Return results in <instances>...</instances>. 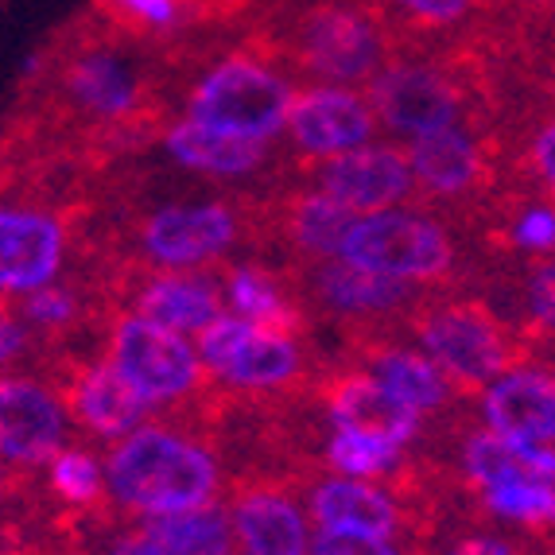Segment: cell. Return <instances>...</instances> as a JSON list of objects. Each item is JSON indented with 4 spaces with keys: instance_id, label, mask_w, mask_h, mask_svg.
<instances>
[{
    "instance_id": "cell-1",
    "label": "cell",
    "mask_w": 555,
    "mask_h": 555,
    "mask_svg": "<svg viewBox=\"0 0 555 555\" xmlns=\"http://www.w3.org/2000/svg\"><path fill=\"white\" fill-rule=\"evenodd\" d=\"M39 125L78 152H125L156 144L167 120L164 55L129 43L105 24H70L39 59L31 82Z\"/></svg>"
},
{
    "instance_id": "cell-2",
    "label": "cell",
    "mask_w": 555,
    "mask_h": 555,
    "mask_svg": "<svg viewBox=\"0 0 555 555\" xmlns=\"http://www.w3.org/2000/svg\"><path fill=\"white\" fill-rule=\"evenodd\" d=\"M249 39L299 86L350 90H365L404 51L370 0H272Z\"/></svg>"
},
{
    "instance_id": "cell-3",
    "label": "cell",
    "mask_w": 555,
    "mask_h": 555,
    "mask_svg": "<svg viewBox=\"0 0 555 555\" xmlns=\"http://www.w3.org/2000/svg\"><path fill=\"white\" fill-rule=\"evenodd\" d=\"M260 195H210L144 203L120 218L102 260L156 272H218L241 257H260Z\"/></svg>"
},
{
    "instance_id": "cell-4",
    "label": "cell",
    "mask_w": 555,
    "mask_h": 555,
    "mask_svg": "<svg viewBox=\"0 0 555 555\" xmlns=\"http://www.w3.org/2000/svg\"><path fill=\"white\" fill-rule=\"evenodd\" d=\"M164 70L167 98L176 90L179 117L206 120L264 144L284 137L287 105L296 98L299 82L253 39L191 63H183L179 55H164Z\"/></svg>"
},
{
    "instance_id": "cell-5",
    "label": "cell",
    "mask_w": 555,
    "mask_h": 555,
    "mask_svg": "<svg viewBox=\"0 0 555 555\" xmlns=\"http://www.w3.org/2000/svg\"><path fill=\"white\" fill-rule=\"evenodd\" d=\"M490 70L466 43L436 47V51H400L370 86L373 113L380 132L392 140H420L454 125L490 129Z\"/></svg>"
},
{
    "instance_id": "cell-6",
    "label": "cell",
    "mask_w": 555,
    "mask_h": 555,
    "mask_svg": "<svg viewBox=\"0 0 555 555\" xmlns=\"http://www.w3.org/2000/svg\"><path fill=\"white\" fill-rule=\"evenodd\" d=\"M218 459L210 447L167 424H144L105 459V486L125 509L140 517H176L214 505L218 493Z\"/></svg>"
},
{
    "instance_id": "cell-7",
    "label": "cell",
    "mask_w": 555,
    "mask_h": 555,
    "mask_svg": "<svg viewBox=\"0 0 555 555\" xmlns=\"http://www.w3.org/2000/svg\"><path fill=\"white\" fill-rule=\"evenodd\" d=\"M338 260L420 292L463 287V245L447 218L420 203L353 218L338 245Z\"/></svg>"
},
{
    "instance_id": "cell-8",
    "label": "cell",
    "mask_w": 555,
    "mask_h": 555,
    "mask_svg": "<svg viewBox=\"0 0 555 555\" xmlns=\"http://www.w3.org/2000/svg\"><path fill=\"white\" fill-rule=\"evenodd\" d=\"M408 331L454 389L481 392L525 353V331L466 287L431 292L408 319Z\"/></svg>"
},
{
    "instance_id": "cell-9",
    "label": "cell",
    "mask_w": 555,
    "mask_h": 555,
    "mask_svg": "<svg viewBox=\"0 0 555 555\" xmlns=\"http://www.w3.org/2000/svg\"><path fill=\"white\" fill-rule=\"evenodd\" d=\"M287 272L296 280L307 315L343 326L346 338L404 331L408 319L416 315V307L431 296V292H420V287L400 284V280L353 269L338 257L299 264Z\"/></svg>"
},
{
    "instance_id": "cell-10",
    "label": "cell",
    "mask_w": 555,
    "mask_h": 555,
    "mask_svg": "<svg viewBox=\"0 0 555 555\" xmlns=\"http://www.w3.org/2000/svg\"><path fill=\"white\" fill-rule=\"evenodd\" d=\"M416 203L427 210H481L501 191V152L498 132L478 125H454L404 144Z\"/></svg>"
},
{
    "instance_id": "cell-11",
    "label": "cell",
    "mask_w": 555,
    "mask_h": 555,
    "mask_svg": "<svg viewBox=\"0 0 555 555\" xmlns=\"http://www.w3.org/2000/svg\"><path fill=\"white\" fill-rule=\"evenodd\" d=\"M105 358L152 408L191 400L206 385L203 358L186 334L117 311L105 331Z\"/></svg>"
},
{
    "instance_id": "cell-12",
    "label": "cell",
    "mask_w": 555,
    "mask_h": 555,
    "mask_svg": "<svg viewBox=\"0 0 555 555\" xmlns=\"http://www.w3.org/2000/svg\"><path fill=\"white\" fill-rule=\"evenodd\" d=\"M102 284L113 311H132L186 338H198L210 323L230 315L218 272H156L102 260Z\"/></svg>"
},
{
    "instance_id": "cell-13",
    "label": "cell",
    "mask_w": 555,
    "mask_h": 555,
    "mask_svg": "<svg viewBox=\"0 0 555 555\" xmlns=\"http://www.w3.org/2000/svg\"><path fill=\"white\" fill-rule=\"evenodd\" d=\"M206 377L237 392H280L307 377V350L296 334L264 331L237 315H222L195 338Z\"/></svg>"
},
{
    "instance_id": "cell-14",
    "label": "cell",
    "mask_w": 555,
    "mask_h": 555,
    "mask_svg": "<svg viewBox=\"0 0 555 555\" xmlns=\"http://www.w3.org/2000/svg\"><path fill=\"white\" fill-rule=\"evenodd\" d=\"M75 253V218L31 198H0V299L31 296L66 276Z\"/></svg>"
},
{
    "instance_id": "cell-15",
    "label": "cell",
    "mask_w": 555,
    "mask_h": 555,
    "mask_svg": "<svg viewBox=\"0 0 555 555\" xmlns=\"http://www.w3.org/2000/svg\"><path fill=\"white\" fill-rule=\"evenodd\" d=\"M380 137L377 113H373L365 90L350 86H296V98L287 105L284 140L292 156L304 164L346 156L365 149Z\"/></svg>"
},
{
    "instance_id": "cell-16",
    "label": "cell",
    "mask_w": 555,
    "mask_h": 555,
    "mask_svg": "<svg viewBox=\"0 0 555 555\" xmlns=\"http://www.w3.org/2000/svg\"><path fill=\"white\" fill-rule=\"evenodd\" d=\"M296 176L323 195H331L338 206H346L353 218L416 203L412 164H408L404 144H397V140H373V144L346 152V156L304 164Z\"/></svg>"
},
{
    "instance_id": "cell-17",
    "label": "cell",
    "mask_w": 555,
    "mask_h": 555,
    "mask_svg": "<svg viewBox=\"0 0 555 555\" xmlns=\"http://www.w3.org/2000/svg\"><path fill=\"white\" fill-rule=\"evenodd\" d=\"M70 408L39 377L0 373V463L36 470L66 447Z\"/></svg>"
},
{
    "instance_id": "cell-18",
    "label": "cell",
    "mask_w": 555,
    "mask_h": 555,
    "mask_svg": "<svg viewBox=\"0 0 555 555\" xmlns=\"http://www.w3.org/2000/svg\"><path fill=\"white\" fill-rule=\"evenodd\" d=\"M159 152L176 167L191 176L214 179V183H241V179H257L269 167H276V152L264 140L237 137L218 125L191 117H167L156 132Z\"/></svg>"
},
{
    "instance_id": "cell-19",
    "label": "cell",
    "mask_w": 555,
    "mask_h": 555,
    "mask_svg": "<svg viewBox=\"0 0 555 555\" xmlns=\"http://www.w3.org/2000/svg\"><path fill=\"white\" fill-rule=\"evenodd\" d=\"M218 280H222L225 311L245 319V323H257L264 331H280V334H296V338H304L311 331V323H315V319L307 315L292 272L284 264H276V260H264V257L230 260V264L218 269Z\"/></svg>"
},
{
    "instance_id": "cell-20",
    "label": "cell",
    "mask_w": 555,
    "mask_h": 555,
    "mask_svg": "<svg viewBox=\"0 0 555 555\" xmlns=\"http://www.w3.org/2000/svg\"><path fill=\"white\" fill-rule=\"evenodd\" d=\"M481 420L517 443L555 447V373L517 361L481 389Z\"/></svg>"
},
{
    "instance_id": "cell-21",
    "label": "cell",
    "mask_w": 555,
    "mask_h": 555,
    "mask_svg": "<svg viewBox=\"0 0 555 555\" xmlns=\"http://www.w3.org/2000/svg\"><path fill=\"white\" fill-rule=\"evenodd\" d=\"M353 353L358 365L370 373L377 385L392 392L404 408H412L416 416H436L443 408H451L454 385L443 377L436 361L427 358L420 346H404L392 334H358L353 338Z\"/></svg>"
},
{
    "instance_id": "cell-22",
    "label": "cell",
    "mask_w": 555,
    "mask_h": 555,
    "mask_svg": "<svg viewBox=\"0 0 555 555\" xmlns=\"http://www.w3.org/2000/svg\"><path fill=\"white\" fill-rule=\"evenodd\" d=\"M323 408L334 431H361V436L389 439V443L400 447L412 443L420 436V427H424V416H416L412 408L400 404L361 365L338 370L323 380Z\"/></svg>"
},
{
    "instance_id": "cell-23",
    "label": "cell",
    "mask_w": 555,
    "mask_h": 555,
    "mask_svg": "<svg viewBox=\"0 0 555 555\" xmlns=\"http://www.w3.org/2000/svg\"><path fill=\"white\" fill-rule=\"evenodd\" d=\"M63 400L70 408V420H78L90 436L109 439V443H120L137 427H144L152 412L149 400L113 370L109 358H90L66 373Z\"/></svg>"
},
{
    "instance_id": "cell-24",
    "label": "cell",
    "mask_w": 555,
    "mask_h": 555,
    "mask_svg": "<svg viewBox=\"0 0 555 555\" xmlns=\"http://www.w3.org/2000/svg\"><path fill=\"white\" fill-rule=\"evenodd\" d=\"M233 537L245 555H307L311 528L296 501L272 486H253L230 509Z\"/></svg>"
},
{
    "instance_id": "cell-25",
    "label": "cell",
    "mask_w": 555,
    "mask_h": 555,
    "mask_svg": "<svg viewBox=\"0 0 555 555\" xmlns=\"http://www.w3.org/2000/svg\"><path fill=\"white\" fill-rule=\"evenodd\" d=\"M307 505H311L319 528H343V532H365V537L385 540H392V532L400 528L397 498L377 481L331 474L311 490Z\"/></svg>"
},
{
    "instance_id": "cell-26",
    "label": "cell",
    "mask_w": 555,
    "mask_h": 555,
    "mask_svg": "<svg viewBox=\"0 0 555 555\" xmlns=\"http://www.w3.org/2000/svg\"><path fill=\"white\" fill-rule=\"evenodd\" d=\"M90 16L159 55L186 47V36L203 28L195 0H90Z\"/></svg>"
},
{
    "instance_id": "cell-27",
    "label": "cell",
    "mask_w": 555,
    "mask_h": 555,
    "mask_svg": "<svg viewBox=\"0 0 555 555\" xmlns=\"http://www.w3.org/2000/svg\"><path fill=\"white\" fill-rule=\"evenodd\" d=\"M380 16L397 28L404 51H436V47L466 43V31L478 24L486 12L498 9V0H370Z\"/></svg>"
},
{
    "instance_id": "cell-28",
    "label": "cell",
    "mask_w": 555,
    "mask_h": 555,
    "mask_svg": "<svg viewBox=\"0 0 555 555\" xmlns=\"http://www.w3.org/2000/svg\"><path fill=\"white\" fill-rule=\"evenodd\" d=\"M463 470L481 493L513 481H555V447L517 443L481 427L463 443Z\"/></svg>"
},
{
    "instance_id": "cell-29",
    "label": "cell",
    "mask_w": 555,
    "mask_h": 555,
    "mask_svg": "<svg viewBox=\"0 0 555 555\" xmlns=\"http://www.w3.org/2000/svg\"><path fill=\"white\" fill-rule=\"evenodd\" d=\"M140 532L159 555H233L237 547L230 513L218 505L176 513V517H152Z\"/></svg>"
},
{
    "instance_id": "cell-30",
    "label": "cell",
    "mask_w": 555,
    "mask_h": 555,
    "mask_svg": "<svg viewBox=\"0 0 555 555\" xmlns=\"http://www.w3.org/2000/svg\"><path fill=\"white\" fill-rule=\"evenodd\" d=\"M505 159H509L520 186H528L532 195L555 203V109L525 120L513 132Z\"/></svg>"
},
{
    "instance_id": "cell-31",
    "label": "cell",
    "mask_w": 555,
    "mask_h": 555,
    "mask_svg": "<svg viewBox=\"0 0 555 555\" xmlns=\"http://www.w3.org/2000/svg\"><path fill=\"white\" fill-rule=\"evenodd\" d=\"M400 459H404V447L400 443L361 436V431H334L331 443H326V463H331L334 474H343V478L377 481L397 470Z\"/></svg>"
},
{
    "instance_id": "cell-32",
    "label": "cell",
    "mask_w": 555,
    "mask_h": 555,
    "mask_svg": "<svg viewBox=\"0 0 555 555\" xmlns=\"http://www.w3.org/2000/svg\"><path fill=\"white\" fill-rule=\"evenodd\" d=\"M47 481H51V490L63 501H70V505H90V501L102 498L105 466H102V459H93L82 447H63V451L47 463Z\"/></svg>"
},
{
    "instance_id": "cell-33",
    "label": "cell",
    "mask_w": 555,
    "mask_h": 555,
    "mask_svg": "<svg viewBox=\"0 0 555 555\" xmlns=\"http://www.w3.org/2000/svg\"><path fill=\"white\" fill-rule=\"evenodd\" d=\"M486 509L517 525H555V481H513L481 493Z\"/></svg>"
},
{
    "instance_id": "cell-34",
    "label": "cell",
    "mask_w": 555,
    "mask_h": 555,
    "mask_svg": "<svg viewBox=\"0 0 555 555\" xmlns=\"http://www.w3.org/2000/svg\"><path fill=\"white\" fill-rule=\"evenodd\" d=\"M525 331L555 338V257L525 269Z\"/></svg>"
},
{
    "instance_id": "cell-35",
    "label": "cell",
    "mask_w": 555,
    "mask_h": 555,
    "mask_svg": "<svg viewBox=\"0 0 555 555\" xmlns=\"http://www.w3.org/2000/svg\"><path fill=\"white\" fill-rule=\"evenodd\" d=\"M307 555H400V552H397V544L385 537L343 532V528H315L311 552Z\"/></svg>"
},
{
    "instance_id": "cell-36",
    "label": "cell",
    "mask_w": 555,
    "mask_h": 555,
    "mask_svg": "<svg viewBox=\"0 0 555 555\" xmlns=\"http://www.w3.org/2000/svg\"><path fill=\"white\" fill-rule=\"evenodd\" d=\"M31 346L36 343H31V334H28V326H24V319H20V311L9 299H0V370L24 358Z\"/></svg>"
},
{
    "instance_id": "cell-37",
    "label": "cell",
    "mask_w": 555,
    "mask_h": 555,
    "mask_svg": "<svg viewBox=\"0 0 555 555\" xmlns=\"http://www.w3.org/2000/svg\"><path fill=\"white\" fill-rule=\"evenodd\" d=\"M443 555H513V547L498 537H466L459 544H451Z\"/></svg>"
},
{
    "instance_id": "cell-38",
    "label": "cell",
    "mask_w": 555,
    "mask_h": 555,
    "mask_svg": "<svg viewBox=\"0 0 555 555\" xmlns=\"http://www.w3.org/2000/svg\"><path fill=\"white\" fill-rule=\"evenodd\" d=\"M525 4H528V0H525ZM537 4H547V9H555V0H537Z\"/></svg>"
}]
</instances>
